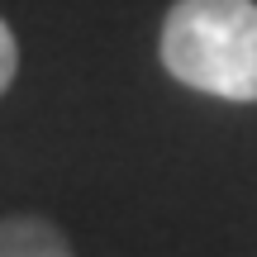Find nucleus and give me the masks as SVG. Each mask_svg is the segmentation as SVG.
Wrapping results in <instances>:
<instances>
[{"mask_svg": "<svg viewBox=\"0 0 257 257\" xmlns=\"http://www.w3.org/2000/svg\"><path fill=\"white\" fill-rule=\"evenodd\" d=\"M181 86L219 100H257V0H176L157 38Z\"/></svg>", "mask_w": 257, "mask_h": 257, "instance_id": "nucleus-1", "label": "nucleus"}, {"mask_svg": "<svg viewBox=\"0 0 257 257\" xmlns=\"http://www.w3.org/2000/svg\"><path fill=\"white\" fill-rule=\"evenodd\" d=\"M0 257H72V243L62 238L53 219L10 214L0 219Z\"/></svg>", "mask_w": 257, "mask_h": 257, "instance_id": "nucleus-2", "label": "nucleus"}, {"mask_svg": "<svg viewBox=\"0 0 257 257\" xmlns=\"http://www.w3.org/2000/svg\"><path fill=\"white\" fill-rule=\"evenodd\" d=\"M15 72H19V43H15V34H10V24L0 19V95L10 91Z\"/></svg>", "mask_w": 257, "mask_h": 257, "instance_id": "nucleus-3", "label": "nucleus"}]
</instances>
